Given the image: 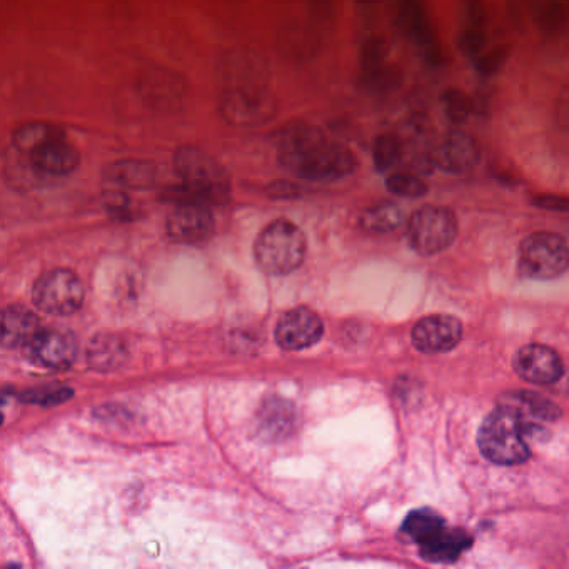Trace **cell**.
Masks as SVG:
<instances>
[{
  "instance_id": "obj_21",
  "label": "cell",
  "mask_w": 569,
  "mask_h": 569,
  "mask_svg": "<svg viewBox=\"0 0 569 569\" xmlns=\"http://www.w3.org/2000/svg\"><path fill=\"white\" fill-rule=\"evenodd\" d=\"M444 529H446L444 519L431 509L413 511V513L408 514V518L404 519L403 523V533L416 541L419 546H423L431 539L436 538L438 534L443 533Z\"/></svg>"
},
{
  "instance_id": "obj_19",
  "label": "cell",
  "mask_w": 569,
  "mask_h": 569,
  "mask_svg": "<svg viewBox=\"0 0 569 569\" xmlns=\"http://www.w3.org/2000/svg\"><path fill=\"white\" fill-rule=\"evenodd\" d=\"M473 544V538L461 529H444L443 533L419 546L421 556L431 563H453Z\"/></svg>"
},
{
  "instance_id": "obj_7",
  "label": "cell",
  "mask_w": 569,
  "mask_h": 569,
  "mask_svg": "<svg viewBox=\"0 0 569 569\" xmlns=\"http://www.w3.org/2000/svg\"><path fill=\"white\" fill-rule=\"evenodd\" d=\"M32 301L42 313L51 316H71L82 308V282L69 269H51L44 272L32 289Z\"/></svg>"
},
{
  "instance_id": "obj_31",
  "label": "cell",
  "mask_w": 569,
  "mask_h": 569,
  "mask_svg": "<svg viewBox=\"0 0 569 569\" xmlns=\"http://www.w3.org/2000/svg\"><path fill=\"white\" fill-rule=\"evenodd\" d=\"M486 42L484 32L478 26H471L459 36V47L466 56H478Z\"/></svg>"
},
{
  "instance_id": "obj_17",
  "label": "cell",
  "mask_w": 569,
  "mask_h": 569,
  "mask_svg": "<svg viewBox=\"0 0 569 569\" xmlns=\"http://www.w3.org/2000/svg\"><path fill=\"white\" fill-rule=\"evenodd\" d=\"M126 359V344L116 334H99L87 348V363L101 373L116 371L124 366Z\"/></svg>"
},
{
  "instance_id": "obj_5",
  "label": "cell",
  "mask_w": 569,
  "mask_h": 569,
  "mask_svg": "<svg viewBox=\"0 0 569 569\" xmlns=\"http://www.w3.org/2000/svg\"><path fill=\"white\" fill-rule=\"evenodd\" d=\"M519 272L534 281L559 277L569 267V246L556 232H534L519 247Z\"/></svg>"
},
{
  "instance_id": "obj_26",
  "label": "cell",
  "mask_w": 569,
  "mask_h": 569,
  "mask_svg": "<svg viewBox=\"0 0 569 569\" xmlns=\"http://www.w3.org/2000/svg\"><path fill=\"white\" fill-rule=\"evenodd\" d=\"M403 154V146L399 142L398 137L391 136V134H384L379 136L374 142L373 159L374 166L379 172H388L398 164Z\"/></svg>"
},
{
  "instance_id": "obj_18",
  "label": "cell",
  "mask_w": 569,
  "mask_h": 569,
  "mask_svg": "<svg viewBox=\"0 0 569 569\" xmlns=\"http://www.w3.org/2000/svg\"><path fill=\"white\" fill-rule=\"evenodd\" d=\"M294 421V408L284 399H267L259 411V429L272 441L288 438L293 433Z\"/></svg>"
},
{
  "instance_id": "obj_28",
  "label": "cell",
  "mask_w": 569,
  "mask_h": 569,
  "mask_svg": "<svg viewBox=\"0 0 569 569\" xmlns=\"http://www.w3.org/2000/svg\"><path fill=\"white\" fill-rule=\"evenodd\" d=\"M388 191L394 196L406 197V199H419L428 194V186L419 177L411 174H393L386 181Z\"/></svg>"
},
{
  "instance_id": "obj_23",
  "label": "cell",
  "mask_w": 569,
  "mask_h": 569,
  "mask_svg": "<svg viewBox=\"0 0 569 569\" xmlns=\"http://www.w3.org/2000/svg\"><path fill=\"white\" fill-rule=\"evenodd\" d=\"M64 136V132L59 129V127L52 126V124H44V122H31V124H24V126L19 127L14 136H12V141H14V146L22 152H32L37 151L39 147L44 146L47 142H51L52 139H57V137Z\"/></svg>"
},
{
  "instance_id": "obj_12",
  "label": "cell",
  "mask_w": 569,
  "mask_h": 569,
  "mask_svg": "<svg viewBox=\"0 0 569 569\" xmlns=\"http://www.w3.org/2000/svg\"><path fill=\"white\" fill-rule=\"evenodd\" d=\"M513 364L514 371L524 381L539 386L556 383L564 373L563 361L559 354L541 344H529L519 349Z\"/></svg>"
},
{
  "instance_id": "obj_33",
  "label": "cell",
  "mask_w": 569,
  "mask_h": 569,
  "mask_svg": "<svg viewBox=\"0 0 569 569\" xmlns=\"http://www.w3.org/2000/svg\"><path fill=\"white\" fill-rule=\"evenodd\" d=\"M364 66L366 69H379L381 67V62L384 61L386 57V47H384L383 42L373 41L369 42L366 49H364Z\"/></svg>"
},
{
  "instance_id": "obj_4",
  "label": "cell",
  "mask_w": 569,
  "mask_h": 569,
  "mask_svg": "<svg viewBox=\"0 0 569 569\" xmlns=\"http://www.w3.org/2000/svg\"><path fill=\"white\" fill-rule=\"evenodd\" d=\"M257 266L271 276L296 271L306 257V236L294 222L276 219L257 237L254 244Z\"/></svg>"
},
{
  "instance_id": "obj_3",
  "label": "cell",
  "mask_w": 569,
  "mask_h": 569,
  "mask_svg": "<svg viewBox=\"0 0 569 569\" xmlns=\"http://www.w3.org/2000/svg\"><path fill=\"white\" fill-rule=\"evenodd\" d=\"M528 436L529 426L523 423V416L499 406L479 429V449L493 463L521 464L529 458Z\"/></svg>"
},
{
  "instance_id": "obj_16",
  "label": "cell",
  "mask_w": 569,
  "mask_h": 569,
  "mask_svg": "<svg viewBox=\"0 0 569 569\" xmlns=\"http://www.w3.org/2000/svg\"><path fill=\"white\" fill-rule=\"evenodd\" d=\"M41 331V321L31 309L16 304L2 311V344L6 348H27Z\"/></svg>"
},
{
  "instance_id": "obj_14",
  "label": "cell",
  "mask_w": 569,
  "mask_h": 569,
  "mask_svg": "<svg viewBox=\"0 0 569 569\" xmlns=\"http://www.w3.org/2000/svg\"><path fill=\"white\" fill-rule=\"evenodd\" d=\"M222 111L229 122L259 124L272 116L274 102L266 92L257 89H234L224 96Z\"/></svg>"
},
{
  "instance_id": "obj_22",
  "label": "cell",
  "mask_w": 569,
  "mask_h": 569,
  "mask_svg": "<svg viewBox=\"0 0 569 569\" xmlns=\"http://www.w3.org/2000/svg\"><path fill=\"white\" fill-rule=\"evenodd\" d=\"M107 179L117 186L129 189H146L154 182V169L151 164L141 161H124L112 164L107 169Z\"/></svg>"
},
{
  "instance_id": "obj_30",
  "label": "cell",
  "mask_w": 569,
  "mask_h": 569,
  "mask_svg": "<svg viewBox=\"0 0 569 569\" xmlns=\"http://www.w3.org/2000/svg\"><path fill=\"white\" fill-rule=\"evenodd\" d=\"M399 82H401V74L396 69H386V67L374 69L366 77V84L373 91H391L398 86Z\"/></svg>"
},
{
  "instance_id": "obj_1",
  "label": "cell",
  "mask_w": 569,
  "mask_h": 569,
  "mask_svg": "<svg viewBox=\"0 0 569 569\" xmlns=\"http://www.w3.org/2000/svg\"><path fill=\"white\" fill-rule=\"evenodd\" d=\"M279 164L304 181L333 182L353 174L358 166L348 147L329 141L316 127L298 124L279 139Z\"/></svg>"
},
{
  "instance_id": "obj_20",
  "label": "cell",
  "mask_w": 569,
  "mask_h": 569,
  "mask_svg": "<svg viewBox=\"0 0 569 569\" xmlns=\"http://www.w3.org/2000/svg\"><path fill=\"white\" fill-rule=\"evenodd\" d=\"M499 406L513 409L516 413L529 414L531 418L543 419V421H554L561 416L558 406L544 398L541 394L531 393V391H514L506 393L499 399Z\"/></svg>"
},
{
  "instance_id": "obj_10",
  "label": "cell",
  "mask_w": 569,
  "mask_h": 569,
  "mask_svg": "<svg viewBox=\"0 0 569 569\" xmlns=\"http://www.w3.org/2000/svg\"><path fill=\"white\" fill-rule=\"evenodd\" d=\"M463 338V324L449 314H433L421 319L413 329L414 348L424 354L448 353Z\"/></svg>"
},
{
  "instance_id": "obj_8",
  "label": "cell",
  "mask_w": 569,
  "mask_h": 569,
  "mask_svg": "<svg viewBox=\"0 0 569 569\" xmlns=\"http://www.w3.org/2000/svg\"><path fill=\"white\" fill-rule=\"evenodd\" d=\"M323 334V319L313 309L294 308L279 318L274 336L284 351H303L318 344Z\"/></svg>"
},
{
  "instance_id": "obj_24",
  "label": "cell",
  "mask_w": 569,
  "mask_h": 569,
  "mask_svg": "<svg viewBox=\"0 0 569 569\" xmlns=\"http://www.w3.org/2000/svg\"><path fill=\"white\" fill-rule=\"evenodd\" d=\"M404 222V211L396 202H381L369 207L361 216L364 229L373 232H389L398 229Z\"/></svg>"
},
{
  "instance_id": "obj_15",
  "label": "cell",
  "mask_w": 569,
  "mask_h": 569,
  "mask_svg": "<svg viewBox=\"0 0 569 569\" xmlns=\"http://www.w3.org/2000/svg\"><path fill=\"white\" fill-rule=\"evenodd\" d=\"M32 164L37 171L51 176H67L76 171L81 156L76 147L67 141L66 136L57 137L39 147L31 154Z\"/></svg>"
},
{
  "instance_id": "obj_11",
  "label": "cell",
  "mask_w": 569,
  "mask_h": 569,
  "mask_svg": "<svg viewBox=\"0 0 569 569\" xmlns=\"http://www.w3.org/2000/svg\"><path fill=\"white\" fill-rule=\"evenodd\" d=\"M167 234L182 244H201L214 232L211 207L202 204H176L167 216Z\"/></svg>"
},
{
  "instance_id": "obj_2",
  "label": "cell",
  "mask_w": 569,
  "mask_h": 569,
  "mask_svg": "<svg viewBox=\"0 0 569 569\" xmlns=\"http://www.w3.org/2000/svg\"><path fill=\"white\" fill-rule=\"evenodd\" d=\"M182 184L171 189L174 204H224L229 199L231 182L226 169L197 147H181L174 156Z\"/></svg>"
},
{
  "instance_id": "obj_27",
  "label": "cell",
  "mask_w": 569,
  "mask_h": 569,
  "mask_svg": "<svg viewBox=\"0 0 569 569\" xmlns=\"http://www.w3.org/2000/svg\"><path fill=\"white\" fill-rule=\"evenodd\" d=\"M72 398V389L66 386H42L29 389L21 394L24 403L39 404V406H57Z\"/></svg>"
},
{
  "instance_id": "obj_34",
  "label": "cell",
  "mask_w": 569,
  "mask_h": 569,
  "mask_svg": "<svg viewBox=\"0 0 569 569\" xmlns=\"http://www.w3.org/2000/svg\"><path fill=\"white\" fill-rule=\"evenodd\" d=\"M534 206L548 211H569V197L554 196V194H541V196L533 197Z\"/></svg>"
},
{
  "instance_id": "obj_25",
  "label": "cell",
  "mask_w": 569,
  "mask_h": 569,
  "mask_svg": "<svg viewBox=\"0 0 569 569\" xmlns=\"http://www.w3.org/2000/svg\"><path fill=\"white\" fill-rule=\"evenodd\" d=\"M399 26L406 37L419 46H428L433 42V31L423 9L416 4H406L399 12Z\"/></svg>"
},
{
  "instance_id": "obj_6",
  "label": "cell",
  "mask_w": 569,
  "mask_h": 569,
  "mask_svg": "<svg viewBox=\"0 0 569 569\" xmlns=\"http://www.w3.org/2000/svg\"><path fill=\"white\" fill-rule=\"evenodd\" d=\"M458 219L448 207L424 206L408 222V242L421 256H434L453 246Z\"/></svg>"
},
{
  "instance_id": "obj_29",
  "label": "cell",
  "mask_w": 569,
  "mask_h": 569,
  "mask_svg": "<svg viewBox=\"0 0 569 569\" xmlns=\"http://www.w3.org/2000/svg\"><path fill=\"white\" fill-rule=\"evenodd\" d=\"M443 106L446 116L456 124L468 121V117L473 111L471 99L458 89H449V91L444 92Z\"/></svg>"
},
{
  "instance_id": "obj_13",
  "label": "cell",
  "mask_w": 569,
  "mask_h": 569,
  "mask_svg": "<svg viewBox=\"0 0 569 569\" xmlns=\"http://www.w3.org/2000/svg\"><path fill=\"white\" fill-rule=\"evenodd\" d=\"M481 149L473 137L464 132H451L434 151V164L448 174H466L476 167Z\"/></svg>"
},
{
  "instance_id": "obj_9",
  "label": "cell",
  "mask_w": 569,
  "mask_h": 569,
  "mask_svg": "<svg viewBox=\"0 0 569 569\" xmlns=\"http://www.w3.org/2000/svg\"><path fill=\"white\" fill-rule=\"evenodd\" d=\"M26 351L29 359L37 366L61 371L71 368L76 361L77 341L67 329L42 328Z\"/></svg>"
},
{
  "instance_id": "obj_32",
  "label": "cell",
  "mask_w": 569,
  "mask_h": 569,
  "mask_svg": "<svg viewBox=\"0 0 569 569\" xmlns=\"http://www.w3.org/2000/svg\"><path fill=\"white\" fill-rule=\"evenodd\" d=\"M508 59V49L498 47L494 51L489 52L486 56L478 57L476 61V69L484 76H491L494 72H498L503 67L504 62Z\"/></svg>"
}]
</instances>
